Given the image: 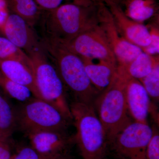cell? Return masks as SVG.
<instances>
[{
    "label": "cell",
    "instance_id": "4fadbf2b",
    "mask_svg": "<svg viewBox=\"0 0 159 159\" xmlns=\"http://www.w3.org/2000/svg\"><path fill=\"white\" fill-rule=\"evenodd\" d=\"M124 78L125 98L129 116L135 122L148 123V115L153 104L150 97L138 80Z\"/></svg>",
    "mask_w": 159,
    "mask_h": 159
},
{
    "label": "cell",
    "instance_id": "ffe728a7",
    "mask_svg": "<svg viewBox=\"0 0 159 159\" xmlns=\"http://www.w3.org/2000/svg\"><path fill=\"white\" fill-rule=\"evenodd\" d=\"M0 59L17 61L25 65L31 71L32 63L29 55L2 36H0Z\"/></svg>",
    "mask_w": 159,
    "mask_h": 159
},
{
    "label": "cell",
    "instance_id": "52a82bcc",
    "mask_svg": "<svg viewBox=\"0 0 159 159\" xmlns=\"http://www.w3.org/2000/svg\"><path fill=\"white\" fill-rule=\"evenodd\" d=\"M153 133L148 123L132 121L108 145L120 159H145V150Z\"/></svg>",
    "mask_w": 159,
    "mask_h": 159
},
{
    "label": "cell",
    "instance_id": "f1b7e54d",
    "mask_svg": "<svg viewBox=\"0 0 159 159\" xmlns=\"http://www.w3.org/2000/svg\"><path fill=\"white\" fill-rule=\"evenodd\" d=\"M96 2H101L104 3L107 6H108L112 3H116L119 5L120 0H93Z\"/></svg>",
    "mask_w": 159,
    "mask_h": 159
},
{
    "label": "cell",
    "instance_id": "5b68a950",
    "mask_svg": "<svg viewBox=\"0 0 159 159\" xmlns=\"http://www.w3.org/2000/svg\"><path fill=\"white\" fill-rule=\"evenodd\" d=\"M15 110L16 129L25 135L46 129L67 130L72 121L50 102L33 96Z\"/></svg>",
    "mask_w": 159,
    "mask_h": 159
},
{
    "label": "cell",
    "instance_id": "4316f807",
    "mask_svg": "<svg viewBox=\"0 0 159 159\" xmlns=\"http://www.w3.org/2000/svg\"><path fill=\"white\" fill-rule=\"evenodd\" d=\"M10 11L6 0H0V31H2Z\"/></svg>",
    "mask_w": 159,
    "mask_h": 159
},
{
    "label": "cell",
    "instance_id": "3957f363",
    "mask_svg": "<svg viewBox=\"0 0 159 159\" xmlns=\"http://www.w3.org/2000/svg\"><path fill=\"white\" fill-rule=\"evenodd\" d=\"M72 120L76 129L75 144L82 159H102L108 148L104 127L93 106L74 101L70 105Z\"/></svg>",
    "mask_w": 159,
    "mask_h": 159
},
{
    "label": "cell",
    "instance_id": "8fae6325",
    "mask_svg": "<svg viewBox=\"0 0 159 159\" xmlns=\"http://www.w3.org/2000/svg\"><path fill=\"white\" fill-rule=\"evenodd\" d=\"M33 28L19 16L10 12L1 32L29 55L42 48L41 40Z\"/></svg>",
    "mask_w": 159,
    "mask_h": 159
},
{
    "label": "cell",
    "instance_id": "83f0119b",
    "mask_svg": "<svg viewBox=\"0 0 159 159\" xmlns=\"http://www.w3.org/2000/svg\"><path fill=\"white\" fill-rule=\"evenodd\" d=\"M13 154L9 142L0 140V159H12Z\"/></svg>",
    "mask_w": 159,
    "mask_h": 159
},
{
    "label": "cell",
    "instance_id": "ba28073f",
    "mask_svg": "<svg viewBox=\"0 0 159 159\" xmlns=\"http://www.w3.org/2000/svg\"><path fill=\"white\" fill-rule=\"evenodd\" d=\"M62 43L79 57L105 61L118 65L104 32L98 23L70 41Z\"/></svg>",
    "mask_w": 159,
    "mask_h": 159
},
{
    "label": "cell",
    "instance_id": "cb8c5ba5",
    "mask_svg": "<svg viewBox=\"0 0 159 159\" xmlns=\"http://www.w3.org/2000/svg\"><path fill=\"white\" fill-rule=\"evenodd\" d=\"M12 159H72L70 154L51 156L40 153L31 146H24L13 154Z\"/></svg>",
    "mask_w": 159,
    "mask_h": 159
},
{
    "label": "cell",
    "instance_id": "6da1fadb",
    "mask_svg": "<svg viewBox=\"0 0 159 159\" xmlns=\"http://www.w3.org/2000/svg\"><path fill=\"white\" fill-rule=\"evenodd\" d=\"M41 40L45 53L75 101L93 105L100 93L89 79L81 57L62 43L44 38Z\"/></svg>",
    "mask_w": 159,
    "mask_h": 159
},
{
    "label": "cell",
    "instance_id": "7402d4cb",
    "mask_svg": "<svg viewBox=\"0 0 159 159\" xmlns=\"http://www.w3.org/2000/svg\"><path fill=\"white\" fill-rule=\"evenodd\" d=\"M142 84L153 101L158 102L159 99V63L157 64L149 74L139 80Z\"/></svg>",
    "mask_w": 159,
    "mask_h": 159
},
{
    "label": "cell",
    "instance_id": "603a6c76",
    "mask_svg": "<svg viewBox=\"0 0 159 159\" xmlns=\"http://www.w3.org/2000/svg\"><path fill=\"white\" fill-rule=\"evenodd\" d=\"M152 21L146 27L150 37L149 45L141 49L146 54L150 55L159 54V15L151 19Z\"/></svg>",
    "mask_w": 159,
    "mask_h": 159
},
{
    "label": "cell",
    "instance_id": "d6986e66",
    "mask_svg": "<svg viewBox=\"0 0 159 159\" xmlns=\"http://www.w3.org/2000/svg\"><path fill=\"white\" fill-rule=\"evenodd\" d=\"M11 13L17 15L24 19L31 27L39 20L41 9L34 0H6Z\"/></svg>",
    "mask_w": 159,
    "mask_h": 159
},
{
    "label": "cell",
    "instance_id": "44dd1931",
    "mask_svg": "<svg viewBox=\"0 0 159 159\" xmlns=\"http://www.w3.org/2000/svg\"><path fill=\"white\" fill-rule=\"evenodd\" d=\"M0 88L9 97L21 102L28 100L32 95L28 88L9 79L1 71Z\"/></svg>",
    "mask_w": 159,
    "mask_h": 159
},
{
    "label": "cell",
    "instance_id": "9a60e30c",
    "mask_svg": "<svg viewBox=\"0 0 159 159\" xmlns=\"http://www.w3.org/2000/svg\"><path fill=\"white\" fill-rule=\"evenodd\" d=\"M0 71L9 79L29 89L33 97L43 99L32 71L25 65L17 61L0 59Z\"/></svg>",
    "mask_w": 159,
    "mask_h": 159
},
{
    "label": "cell",
    "instance_id": "d4e9b609",
    "mask_svg": "<svg viewBox=\"0 0 159 159\" xmlns=\"http://www.w3.org/2000/svg\"><path fill=\"white\" fill-rule=\"evenodd\" d=\"M39 7L43 11H50L61 5L64 0H34ZM72 3L80 6H88L96 2L93 0H70Z\"/></svg>",
    "mask_w": 159,
    "mask_h": 159
},
{
    "label": "cell",
    "instance_id": "7a4b0ae2",
    "mask_svg": "<svg viewBox=\"0 0 159 159\" xmlns=\"http://www.w3.org/2000/svg\"><path fill=\"white\" fill-rule=\"evenodd\" d=\"M98 4L80 6L62 4L56 9L41 13L39 22L43 33V38L58 42L70 41L80 33L98 24Z\"/></svg>",
    "mask_w": 159,
    "mask_h": 159
},
{
    "label": "cell",
    "instance_id": "7c38bea8",
    "mask_svg": "<svg viewBox=\"0 0 159 159\" xmlns=\"http://www.w3.org/2000/svg\"><path fill=\"white\" fill-rule=\"evenodd\" d=\"M107 6L118 32L124 39L141 49L149 45L150 37L146 26L126 16L118 4L112 3Z\"/></svg>",
    "mask_w": 159,
    "mask_h": 159
},
{
    "label": "cell",
    "instance_id": "f546056e",
    "mask_svg": "<svg viewBox=\"0 0 159 159\" xmlns=\"http://www.w3.org/2000/svg\"><path fill=\"white\" fill-rule=\"evenodd\" d=\"M102 159H109L107 158L106 157H105L103 158Z\"/></svg>",
    "mask_w": 159,
    "mask_h": 159
},
{
    "label": "cell",
    "instance_id": "8992f818",
    "mask_svg": "<svg viewBox=\"0 0 159 159\" xmlns=\"http://www.w3.org/2000/svg\"><path fill=\"white\" fill-rule=\"evenodd\" d=\"M29 56L32 63L31 71L43 99L72 120L64 85L43 48L31 52Z\"/></svg>",
    "mask_w": 159,
    "mask_h": 159
},
{
    "label": "cell",
    "instance_id": "e0dca14e",
    "mask_svg": "<svg viewBox=\"0 0 159 159\" xmlns=\"http://www.w3.org/2000/svg\"><path fill=\"white\" fill-rule=\"evenodd\" d=\"M159 63V55H150L142 51L128 64L118 66V73L126 78L140 80L149 74Z\"/></svg>",
    "mask_w": 159,
    "mask_h": 159
},
{
    "label": "cell",
    "instance_id": "5bb4252c",
    "mask_svg": "<svg viewBox=\"0 0 159 159\" xmlns=\"http://www.w3.org/2000/svg\"><path fill=\"white\" fill-rule=\"evenodd\" d=\"M81 57L86 72L93 85L99 93L107 88L114 81L118 73V65L113 63Z\"/></svg>",
    "mask_w": 159,
    "mask_h": 159
},
{
    "label": "cell",
    "instance_id": "2e32d148",
    "mask_svg": "<svg viewBox=\"0 0 159 159\" xmlns=\"http://www.w3.org/2000/svg\"><path fill=\"white\" fill-rule=\"evenodd\" d=\"M119 6L126 16L143 23L159 15L157 0H120Z\"/></svg>",
    "mask_w": 159,
    "mask_h": 159
},
{
    "label": "cell",
    "instance_id": "9c48e42d",
    "mask_svg": "<svg viewBox=\"0 0 159 159\" xmlns=\"http://www.w3.org/2000/svg\"><path fill=\"white\" fill-rule=\"evenodd\" d=\"M97 17L98 25L104 32L118 66L128 64L142 53L140 48L129 42L119 34L112 15L104 3H98Z\"/></svg>",
    "mask_w": 159,
    "mask_h": 159
},
{
    "label": "cell",
    "instance_id": "ac0fdd59",
    "mask_svg": "<svg viewBox=\"0 0 159 159\" xmlns=\"http://www.w3.org/2000/svg\"><path fill=\"white\" fill-rule=\"evenodd\" d=\"M16 129L15 108L0 88V140L9 142Z\"/></svg>",
    "mask_w": 159,
    "mask_h": 159
},
{
    "label": "cell",
    "instance_id": "30bf717a",
    "mask_svg": "<svg viewBox=\"0 0 159 159\" xmlns=\"http://www.w3.org/2000/svg\"><path fill=\"white\" fill-rule=\"evenodd\" d=\"M26 136L29 139L30 146L40 153L48 155L70 154L75 144L74 135H70L67 130H38Z\"/></svg>",
    "mask_w": 159,
    "mask_h": 159
},
{
    "label": "cell",
    "instance_id": "277c9868",
    "mask_svg": "<svg viewBox=\"0 0 159 159\" xmlns=\"http://www.w3.org/2000/svg\"><path fill=\"white\" fill-rule=\"evenodd\" d=\"M125 79L117 73L107 88L93 104L105 129L108 145L122 129L133 120L129 113L125 95Z\"/></svg>",
    "mask_w": 159,
    "mask_h": 159
},
{
    "label": "cell",
    "instance_id": "484cf974",
    "mask_svg": "<svg viewBox=\"0 0 159 159\" xmlns=\"http://www.w3.org/2000/svg\"><path fill=\"white\" fill-rule=\"evenodd\" d=\"M145 150V159H159V134L155 125Z\"/></svg>",
    "mask_w": 159,
    "mask_h": 159
}]
</instances>
